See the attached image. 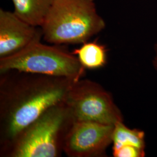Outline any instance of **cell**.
<instances>
[{"instance_id":"cell-1","label":"cell","mask_w":157,"mask_h":157,"mask_svg":"<svg viewBox=\"0 0 157 157\" xmlns=\"http://www.w3.org/2000/svg\"><path fill=\"white\" fill-rule=\"evenodd\" d=\"M72 78L10 70L0 73V151L46 110L64 102Z\"/></svg>"},{"instance_id":"cell-10","label":"cell","mask_w":157,"mask_h":157,"mask_svg":"<svg viewBox=\"0 0 157 157\" xmlns=\"http://www.w3.org/2000/svg\"><path fill=\"white\" fill-rule=\"evenodd\" d=\"M112 150L124 146H135L146 150V133L139 129H130L120 121L114 124L112 135Z\"/></svg>"},{"instance_id":"cell-12","label":"cell","mask_w":157,"mask_h":157,"mask_svg":"<svg viewBox=\"0 0 157 157\" xmlns=\"http://www.w3.org/2000/svg\"><path fill=\"white\" fill-rule=\"evenodd\" d=\"M154 54L152 59V65L154 70L157 72V42L154 45Z\"/></svg>"},{"instance_id":"cell-7","label":"cell","mask_w":157,"mask_h":157,"mask_svg":"<svg viewBox=\"0 0 157 157\" xmlns=\"http://www.w3.org/2000/svg\"><path fill=\"white\" fill-rule=\"evenodd\" d=\"M42 37L41 28L24 21L14 12L0 10V58L13 55Z\"/></svg>"},{"instance_id":"cell-11","label":"cell","mask_w":157,"mask_h":157,"mask_svg":"<svg viewBox=\"0 0 157 157\" xmlns=\"http://www.w3.org/2000/svg\"><path fill=\"white\" fill-rule=\"evenodd\" d=\"M112 155L114 157H144L146 150L135 146H124L112 150Z\"/></svg>"},{"instance_id":"cell-4","label":"cell","mask_w":157,"mask_h":157,"mask_svg":"<svg viewBox=\"0 0 157 157\" xmlns=\"http://www.w3.org/2000/svg\"><path fill=\"white\" fill-rule=\"evenodd\" d=\"M60 45L37 41L10 56L0 58V73L16 70L29 73L65 77L78 80L85 67L77 56Z\"/></svg>"},{"instance_id":"cell-9","label":"cell","mask_w":157,"mask_h":157,"mask_svg":"<svg viewBox=\"0 0 157 157\" xmlns=\"http://www.w3.org/2000/svg\"><path fill=\"white\" fill-rule=\"evenodd\" d=\"M72 52L86 69H98L107 64V48L95 40L83 43L80 47Z\"/></svg>"},{"instance_id":"cell-6","label":"cell","mask_w":157,"mask_h":157,"mask_svg":"<svg viewBox=\"0 0 157 157\" xmlns=\"http://www.w3.org/2000/svg\"><path fill=\"white\" fill-rule=\"evenodd\" d=\"M114 125L75 121L65 139L63 151L70 157H100L112 143Z\"/></svg>"},{"instance_id":"cell-3","label":"cell","mask_w":157,"mask_h":157,"mask_svg":"<svg viewBox=\"0 0 157 157\" xmlns=\"http://www.w3.org/2000/svg\"><path fill=\"white\" fill-rule=\"evenodd\" d=\"M105 27L94 0H55L41 28L45 41L61 45L84 43Z\"/></svg>"},{"instance_id":"cell-8","label":"cell","mask_w":157,"mask_h":157,"mask_svg":"<svg viewBox=\"0 0 157 157\" xmlns=\"http://www.w3.org/2000/svg\"><path fill=\"white\" fill-rule=\"evenodd\" d=\"M15 15L34 26L40 27L55 0H11Z\"/></svg>"},{"instance_id":"cell-5","label":"cell","mask_w":157,"mask_h":157,"mask_svg":"<svg viewBox=\"0 0 157 157\" xmlns=\"http://www.w3.org/2000/svg\"><path fill=\"white\" fill-rule=\"evenodd\" d=\"M64 103L75 121L114 125L124 116L112 94L101 84L89 79L73 82Z\"/></svg>"},{"instance_id":"cell-2","label":"cell","mask_w":157,"mask_h":157,"mask_svg":"<svg viewBox=\"0 0 157 157\" xmlns=\"http://www.w3.org/2000/svg\"><path fill=\"white\" fill-rule=\"evenodd\" d=\"M75 121L64 102L50 107L0 151V157H60Z\"/></svg>"}]
</instances>
